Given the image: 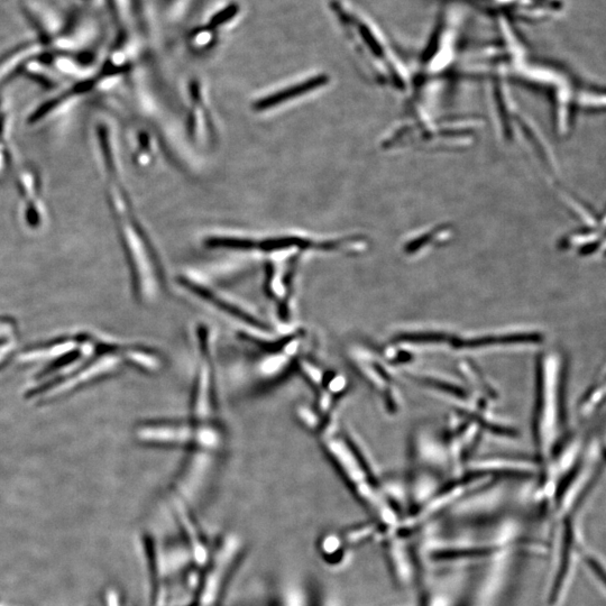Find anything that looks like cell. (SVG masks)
I'll return each instance as SVG.
<instances>
[{"label": "cell", "instance_id": "obj_1", "mask_svg": "<svg viewBox=\"0 0 606 606\" xmlns=\"http://www.w3.org/2000/svg\"><path fill=\"white\" fill-rule=\"evenodd\" d=\"M21 361L38 367L26 398L39 403L66 396L126 366L158 372L163 365L160 354L149 347L88 332L60 336L27 348Z\"/></svg>", "mask_w": 606, "mask_h": 606}, {"label": "cell", "instance_id": "obj_2", "mask_svg": "<svg viewBox=\"0 0 606 606\" xmlns=\"http://www.w3.org/2000/svg\"><path fill=\"white\" fill-rule=\"evenodd\" d=\"M191 403L189 421H146L135 430L143 444L181 446L190 451L172 490V500L188 509L200 503L207 493L225 443L222 426L216 420L214 372L207 367L198 369Z\"/></svg>", "mask_w": 606, "mask_h": 606}, {"label": "cell", "instance_id": "obj_3", "mask_svg": "<svg viewBox=\"0 0 606 606\" xmlns=\"http://www.w3.org/2000/svg\"><path fill=\"white\" fill-rule=\"evenodd\" d=\"M566 361L562 353L547 351L537 362V393L534 412V440L537 463L545 467L564 443Z\"/></svg>", "mask_w": 606, "mask_h": 606}, {"label": "cell", "instance_id": "obj_4", "mask_svg": "<svg viewBox=\"0 0 606 606\" xmlns=\"http://www.w3.org/2000/svg\"><path fill=\"white\" fill-rule=\"evenodd\" d=\"M308 425L315 426V429L323 428L320 430V434L323 437L326 451L358 500H361L367 509L380 511L382 509L381 485L361 449L350 437L339 433L329 420L327 422V420L319 421L317 418H312Z\"/></svg>", "mask_w": 606, "mask_h": 606}, {"label": "cell", "instance_id": "obj_5", "mask_svg": "<svg viewBox=\"0 0 606 606\" xmlns=\"http://www.w3.org/2000/svg\"><path fill=\"white\" fill-rule=\"evenodd\" d=\"M246 546L241 537L227 535L211 546L207 562L199 569L190 606H224Z\"/></svg>", "mask_w": 606, "mask_h": 606}, {"label": "cell", "instance_id": "obj_6", "mask_svg": "<svg viewBox=\"0 0 606 606\" xmlns=\"http://www.w3.org/2000/svg\"><path fill=\"white\" fill-rule=\"evenodd\" d=\"M495 16L511 21L537 23L562 12L564 0H465Z\"/></svg>", "mask_w": 606, "mask_h": 606}, {"label": "cell", "instance_id": "obj_7", "mask_svg": "<svg viewBox=\"0 0 606 606\" xmlns=\"http://www.w3.org/2000/svg\"><path fill=\"white\" fill-rule=\"evenodd\" d=\"M210 249H226L236 251H262L277 252L290 249L299 250H326L332 251L338 249V243H316L301 237H280L273 240H245V238L233 237H211L206 241Z\"/></svg>", "mask_w": 606, "mask_h": 606}, {"label": "cell", "instance_id": "obj_8", "mask_svg": "<svg viewBox=\"0 0 606 606\" xmlns=\"http://www.w3.org/2000/svg\"><path fill=\"white\" fill-rule=\"evenodd\" d=\"M355 351L353 350L351 354L356 355L352 356L354 363L360 367V371L367 381H369L375 389L380 390L379 392L382 394L385 401H387V406L390 412L398 411L400 407V396L396 393V387H394V381L392 375L388 373V370L385 369V366L380 364V361L375 360L374 354L366 352L364 350Z\"/></svg>", "mask_w": 606, "mask_h": 606}, {"label": "cell", "instance_id": "obj_9", "mask_svg": "<svg viewBox=\"0 0 606 606\" xmlns=\"http://www.w3.org/2000/svg\"><path fill=\"white\" fill-rule=\"evenodd\" d=\"M327 82V78L317 77L315 79L307 80L305 82H301V84L278 91V93L273 94L272 96L262 98L259 101H256L254 104V109L257 112H263V110H269L275 107L282 105L283 103H287V101L291 99H296L303 94L310 93V91H314L317 88L325 85Z\"/></svg>", "mask_w": 606, "mask_h": 606}, {"label": "cell", "instance_id": "obj_10", "mask_svg": "<svg viewBox=\"0 0 606 606\" xmlns=\"http://www.w3.org/2000/svg\"><path fill=\"white\" fill-rule=\"evenodd\" d=\"M318 554L324 563L330 567L341 565L346 557L347 546L337 534L327 532L318 541Z\"/></svg>", "mask_w": 606, "mask_h": 606}, {"label": "cell", "instance_id": "obj_11", "mask_svg": "<svg viewBox=\"0 0 606 606\" xmlns=\"http://www.w3.org/2000/svg\"><path fill=\"white\" fill-rule=\"evenodd\" d=\"M502 548L497 547H476V548H463V549H443L437 550L433 557L438 560H453L461 558H476L485 557L498 554Z\"/></svg>", "mask_w": 606, "mask_h": 606}, {"label": "cell", "instance_id": "obj_12", "mask_svg": "<svg viewBox=\"0 0 606 606\" xmlns=\"http://www.w3.org/2000/svg\"><path fill=\"white\" fill-rule=\"evenodd\" d=\"M279 606H311L309 595L299 584H290L284 589Z\"/></svg>", "mask_w": 606, "mask_h": 606}, {"label": "cell", "instance_id": "obj_13", "mask_svg": "<svg viewBox=\"0 0 606 606\" xmlns=\"http://www.w3.org/2000/svg\"><path fill=\"white\" fill-rule=\"evenodd\" d=\"M604 398V383L601 385H595L589 392H587V396L583 399L581 404V415L584 418L589 417L592 413L599 408V403Z\"/></svg>", "mask_w": 606, "mask_h": 606}, {"label": "cell", "instance_id": "obj_14", "mask_svg": "<svg viewBox=\"0 0 606 606\" xmlns=\"http://www.w3.org/2000/svg\"><path fill=\"white\" fill-rule=\"evenodd\" d=\"M584 560H585V563L592 568V571L595 573V575L598 576L600 578V580L603 582L604 572H603V568L600 566V564L598 562H596V560L590 556H585Z\"/></svg>", "mask_w": 606, "mask_h": 606}, {"label": "cell", "instance_id": "obj_15", "mask_svg": "<svg viewBox=\"0 0 606 606\" xmlns=\"http://www.w3.org/2000/svg\"><path fill=\"white\" fill-rule=\"evenodd\" d=\"M0 606H16V605L11 604V603H7V602H5L3 600H0Z\"/></svg>", "mask_w": 606, "mask_h": 606}]
</instances>
